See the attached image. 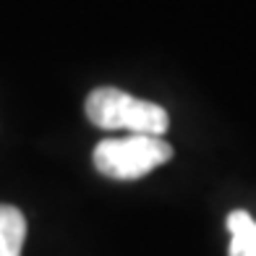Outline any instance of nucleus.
Segmentation results:
<instances>
[{
    "label": "nucleus",
    "instance_id": "f257e3e1",
    "mask_svg": "<svg viewBox=\"0 0 256 256\" xmlns=\"http://www.w3.org/2000/svg\"><path fill=\"white\" fill-rule=\"evenodd\" d=\"M86 118L104 131L126 128L128 136H162L170 126L168 112L160 104L115 86H100L86 97Z\"/></svg>",
    "mask_w": 256,
    "mask_h": 256
},
{
    "label": "nucleus",
    "instance_id": "f03ea898",
    "mask_svg": "<svg viewBox=\"0 0 256 256\" xmlns=\"http://www.w3.org/2000/svg\"><path fill=\"white\" fill-rule=\"evenodd\" d=\"M172 157V146L160 136H126L104 138L94 149V168L115 180L144 178Z\"/></svg>",
    "mask_w": 256,
    "mask_h": 256
},
{
    "label": "nucleus",
    "instance_id": "7ed1b4c3",
    "mask_svg": "<svg viewBox=\"0 0 256 256\" xmlns=\"http://www.w3.org/2000/svg\"><path fill=\"white\" fill-rule=\"evenodd\" d=\"M26 238V220L21 209L0 204V256H21Z\"/></svg>",
    "mask_w": 256,
    "mask_h": 256
},
{
    "label": "nucleus",
    "instance_id": "20e7f679",
    "mask_svg": "<svg viewBox=\"0 0 256 256\" xmlns=\"http://www.w3.org/2000/svg\"><path fill=\"white\" fill-rule=\"evenodd\" d=\"M230 256H256V222L248 212L236 209L228 214Z\"/></svg>",
    "mask_w": 256,
    "mask_h": 256
}]
</instances>
